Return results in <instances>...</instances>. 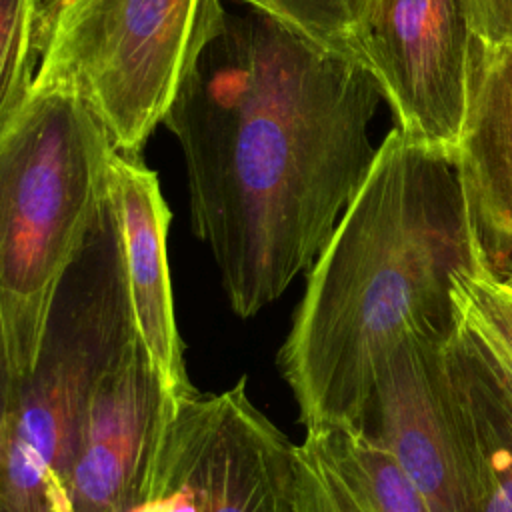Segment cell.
Returning <instances> with one entry per match:
<instances>
[{"label":"cell","mask_w":512,"mask_h":512,"mask_svg":"<svg viewBox=\"0 0 512 512\" xmlns=\"http://www.w3.org/2000/svg\"><path fill=\"white\" fill-rule=\"evenodd\" d=\"M382 92L360 66L250 8L226 14L162 124L194 234L250 318L308 270L364 182Z\"/></svg>","instance_id":"cell-1"},{"label":"cell","mask_w":512,"mask_h":512,"mask_svg":"<svg viewBox=\"0 0 512 512\" xmlns=\"http://www.w3.org/2000/svg\"><path fill=\"white\" fill-rule=\"evenodd\" d=\"M480 264L454 154L396 126L308 268L278 352L304 430L358 428L386 352L452 334L454 278Z\"/></svg>","instance_id":"cell-2"},{"label":"cell","mask_w":512,"mask_h":512,"mask_svg":"<svg viewBox=\"0 0 512 512\" xmlns=\"http://www.w3.org/2000/svg\"><path fill=\"white\" fill-rule=\"evenodd\" d=\"M112 152L90 108L42 80L0 132V322L16 382L34 366L60 278L108 194Z\"/></svg>","instance_id":"cell-3"},{"label":"cell","mask_w":512,"mask_h":512,"mask_svg":"<svg viewBox=\"0 0 512 512\" xmlns=\"http://www.w3.org/2000/svg\"><path fill=\"white\" fill-rule=\"evenodd\" d=\"M110 194L54 292L0 444V512H52L96 384L136 336Z\"/></svg>","instance_id":"cell-4"},{"label":"cell","mask_w":512,"mask_h":512,"mask_svg":"<svg viewBox=\"0 0 512 512\" xmlns=\"http://www.w3.org/2000/svg\"><path fill=\"white\" fill-rule=\"evenodd\" d=\"M226 14L222 0H42L34 80L72 90L114 150L140 156Z\"/></svg>","instance_id":"cell-5"},{"label":"cell","mask_w":512,"mask_h":512,"mask_svg":"<svg viewBox=\"0 0 512 512\" xmlns=\"http://www.w3.org/2000/svg\"><path fill=\"white\" fill-rule=\"evenodd\" d=\"M294 448L246 392L192 390L168 420L152 480L134 512H290Z\"/></svg>","instance_id":"cell-6"},{"label":"cell","mask_w":512,"mask_h":512,"mask_svg":"<svg viewBox=\"0 0 512 512\" xmlns=\"http://www.w3.org/2000/svg\"><path fill=\"white\" fill-rule=\"evenodd\" d=\"M470 38L460 0H358L344 58L374 76L400 130L454 154Z\"/></svg>","instance_id":"cell-7"},{"label":"cell","mask_w":512,"mask_h":512,"mask_svg":"<svg viewBox=\"0 0 512 512\" xmlns=\"http://www.w3.org/2000/svg\"><path fill=\"white\" fill-rule=\"evenodd\" d=\"M448 336L414 332L386 352L358 428L400 464L434 512H478L474 446L448 372Z\"/></svg>","instance_id":"cell-8"},{"label":"cell","mask_w":512,"mask_h":512,"mask_svg":"<svg viewBox=\"0 0 512 512\" xmlns=\"http://www.w3.org/2000/svg\"><path fill=\"white\" fill-rule=\"evenodd\" d=\"M176 402L136 334L94 388L52 512H134Z\"/></svg>","instance_id":"cell-9"},{"label":"cell","mask_w":512,"mask_h":512,"mask_svg":"<svg viewBox=\"0 0 512 512\" xmlns=\"http://www.w3.org/2000/svg\"><path fill=\"white\" fill-rule=\"evenodd\" d=\"M478 254L512 280V46L470 38L466 106L454 150Z\"/></svg>","instance_id":"cell-10"},{"label":"cell","mask_w":512,"mask_h":512,"mask_svg":"<svg viewBox=\"0 0 512 512\" xmlns=\"http://www.w3.org/2000/svg\"><path fill=\"white\" fill-rule=\"evenodd\" d=\"M110 194L124 246L126 282L138 338L174 400L194 388L186 374L182 338L174 316L168 264L170 208L158 176L142 156L114 150L110 158Z\"/></svg>","instance_id":"cell-11"},{"label":"cell","mask_w":512,"mask_h":512,"mask_svg":"<svg viewBox=\"0 0 512 512\" xmlns=\"http://www.w3.org/2000/svg\"><path fill=\"white\" fill-rule=\"evenodd\" d=\"M290 512H434L400 464L354 426L308 428L294 448Z\"/></svg>","instance_id":"cell-12"},{"label":"cell","mask_w":512,"mask_h":512,"mask_svg":"<svg viewBox=\"0 0 512 512\" xmlns=\"http://www.w3.org/2000/svg\"><path fill=\"white\" fill-rule=\"evenodd\" d=\"M446 362L474 446L478 512H512V380L460 320Z\"/></svg>","instance_id":"cell-13"},{"label":"cell","mask_w":512,"mask_h":512,"mask_svg":"<svg viewBox=\"0 0 512 512\" xmlns=\"http://www.w3.org/2000/svg\"><path fill=\"white\" fill-rule=\"evenodd\" d=\"M458 320L490 352L512 380V280L492 274L484 264L454 278Z\"/></svg>","instance_id":"cell-14"},{"label":"cell","mask_w":512,"mask_h":512,"mask_svg":"<svg viewBox=\"0 0 512 512\" xmlns=\"http://www.w3.org/2000/svg\"><path fill=\"white\" fill-rule=\"evenodd\" d=\"M42 0H0V132L28 100L40 64Z\"/></svg>","instance_id":"cell-15"},{"label":"cell","mask_w":512,"mask_h":512,"mask_svg":"<svg viewBox=\"0 0 512 512\" xmlns=\"http://www.w3.org/2000/svg\"><path fill=\"white\" fill-rule=\"evenodd\" d=\"M470 36L486 48L512 46V0H460Z\"/></svg>","instance_id":"cell-16"},{"label":"cell","mask_w":512,"mask_h":512,"mask_svg":"<svg viewBox=\"0 0 512 512\" xmlns=\"http://www.w3.org/2000/svg\"><path fill=\"white\" fill-rule=\"evenodd\" d=\"M14 388H16V376L12 370L2 322H0V444L10 420L12 412V402H14Z\"/></svg>","instance_id":"cell-17"}]
</instances>
